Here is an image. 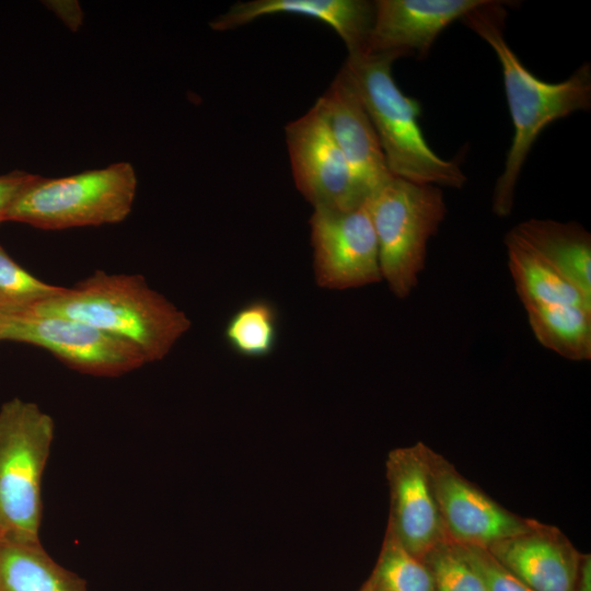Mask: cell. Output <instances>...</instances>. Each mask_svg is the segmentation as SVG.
I'll return each instance as SVG.
<instances>
[{"label":"cell","instance_id":"12","mask_svg":"<svg viewBox=\"0 0 591 591\" xmlns=\"http://www.w3.org/2000/svg\"><path fill=\"white\" fill-rule=\"evenodd\" d=\"M317 101L357 184L369 199L394 176L373 124L343 69Z\"/></svg>","mask_w":591,"mask_h":591},{"label":"cell","instance_id":"26","mask_svg":"<svg viewBox=\"0 0 591 591\" xmlns=\"http://www.w3.org/2000/svg\"><path fill=\"white\" fill-rule=\"evenodd\" d=\"M573 591H591L590 554H580Z\"/></svg>","mask_w":591,"mask_h":591},{"label":"cell","instance_id":"1","mask_svg":"<svg viewBox=\"0 0 591 591\" xmlns=\"http://www.w3.org/2000/svg\"><path fill=\"white\" fill-rule=\"evenodd\" d=\"M507 11L501 1L487 0L461 21L495 51L502 70L513 137L499 175L491 208L496 216L511 213L517 183L529 152L551 123L591 107V67L584 63L561 82L540 80L521 62L505 38Z\"/></svg>","mask_w":591,"mask_h":591},{"label":"cell","instance_id":"5","mask_svg":"<svg viewBox=\"0 0 591 591\" xmlns=\"http://www.w3.org/2000/svg\"><path fill=\"white\" fill-rule=\"evenodd\" d=\"M54 428L34 403L12 398L0 408V538L40 542L42 477Z\"/></svg>","mask_w":591,"mask_h":591},{"label":"cell","instance_id":"22","mask_svg":"<svg viewBox=\"0 0 591 591\" xmlns=\"http://www.w3.org/2000/svg\"><path fill=\"white\" fill-rule=\"evenodd\" d=\"M61 289L62 287L46 283L26 271L0 245V313H25Z\"/></svg>","mask_w":591,"mask_h":591},{"label":"cell","instance_id":"10","mask_svg":"<svg viewBox=\"0 0 591 591\" xmlns=\"http://www.w3.org/2000/svg\"><path fill=\"white\" fill-rule=\"evenodd\" d=\"M310 227L320 287L343 290L382 280L378 241L367 201L347 211L314 209Z\"/></svg>","mask_w":591,"mask_h":591},{"label":"cell","instance_id":"8","mask_svg":"<svg viewBox=\"0 0 591 591\" xmlns=\"http://www.w3.org/2000/svg\"><path fill=\"white\" fill-rule=\"evenodd\" d=\"M285 132L296 186L314 209L347 211L366 204L318 101Z\"/></svg>","mask_w":591,"mask_h":591},{"label":"cell","instance_id":"2","mask_svg":"<svg viewBox=\"0 0 591 591\" xmlns=\"http://www.w3.org/2000/svg\"><path fill=\"white\" fill-rule=\"evenodd\" d=\"M25 313L86 323L132 343L148 362L163 359L190 327L186 314L142 276L101 270Z\"/></svg>","mask_w":591,"mask_h":591},{"label":"cell","instance_id":"6","mask_svg":"<svg viewBox=\"0 0 591 591\" xmlns=\"http://www.w3.org/2000/svg\"><path fill=\"white\" fill-rule=\"evenodd\" d=\"M376 235L382 279L397 298L408 297L418 283L427 244L447 216L439 186L392 177L368 200Z\"/></svg>","mask_w":591,"mask_h":591},{"label":"cell","instance_id":"11","mask_svg":"<svg viewBox=\"0 0 591 591\" xmlns=\"http://www.w3.org/2000/svg\"><path fill=\"white\" fill-rule=\"evenodd\" d=\"M424 442L392 451L387 460L391 489L389 530L415 557L424 559L449 541L425 462Z\"/></svg>","mask_w":591,"mask_h":591},{"label":"cell","instance_id":"7","mask_svg":"<svg viewBox=\"0 0 591 591\" xmlns=\"http://www.w3.org/2000/svg\"><path fill=\"white\" fill-rule=\"evenodd\" d=\"M1 340L40 347L67 367L96 376H118L148 362L132 343L86 323L57 315H5Z\"/></svg>","mask_w":591,"mask_h":591},{"label":"cell","instance_id":"15","mask_svg":"<svg viewBox=\"0 0 591 591\" xmlns=\"http://www.w3.org/2000/svg\"><path fill=\"white\" fill-rule=\"evenodd\" d=\"M297 14L329 25L345 43L348 55L363 54L374 20V1L367 0H251L232 4L210 22L215 31H229L258 18Z\"/></svg>","mask_w":591,"mask_h":591},{"label":"cell","instance_id":"24","mask_svg":"<svg viewBox=\"0 0 591 591\" xmlns=\"http://www.w3.org/2000/svg\"><path fill=\"white\" fill-rule=\"evenodd\" d=\"M455 545L464 559L483 579L487 591H534L505 568L487 548Z\"/></svg>","mask_w":591,"mask_h":591},{"label":"cell","instance_id":"18","mask_svg":"<svg viewBox=\"0 0 591 591\" xmlns=\"http://www.w3.org/2000/svg\"><path fill=\"white\" fill-rule=\"evenodd\" d=\"M505 244L514 288L525 310L556 304L591 309V301L510 232Z\"/></svg>","mask_w":591,"mask_h":591},{"label":"cell","instance_id":"25","mask_svg":"<svg viewBox=\"0 0 591 591\" xmlns=\"http://www.w3.org/2000/svg\"><path fill=\"white\" fill-rule=\"evenodd\" d=\"M34 174L24 171H12L0 175V223L13 199L32 179Z\"/></svg>","mask_w":591,"mask_h":591},{"label":"cell","instance_id":"21","mask_svg":"<svg viewBox=\"0 0 591 591\" xmlns=\"http://www.w3.org/2000/svg\"><path fill=\"white\" fill-rule=\"evenodd\" d=\"M371 577L384 591H436L425 561L412 555L389 529Z\"/></svg>","mask_w":591,"mask_h":591},{"label":"cell","instance_id":"14","mask_svg":"<svg viewBox=\"0 0 591 591\" xmlns=\"http://www.w3.org/2000/svg\"><path fill=\"white\" fill-rule=\"evenodd\" d=\"M489 553L534 591H573L580 554L556 526L533 520L529 530L494 543Z\"/></svg>","mask_w":591,"mask_h":591},{"label":"cell","instance_id":"16","mask_svg":"<svg viewBox=\"0 0 591 591\" xmlns=\"http://www.w3.org/2000/svg\"><path fill=\"white\" fill-rule=\"evenodd\" d=\"M510 233L591 301V236L580 224L530 219Z\"/></svg>","mask_w":591,"mask_h":591},{"label":"cell","instance_id":"13","mask_svg":"<svg viewBox=\"0 0 591 591\" xmlns=\"http://www.w3.org/2000/svg\"><path fill=\"white\" fill-rule=\"evenodd\" d=\"M487 0H376L363 54L425 57L438 35Z\"/></svg>","mask_w":591,"mask_h":591},{"label":"cell","instance_id":"23","mask_svg":"<svg viewBox=\"0 0 591 591\" xmlns=\"http://www.w3.org/2000/svg\"><path fill=\"white\" fill-rule=\"evenodd\" d=\"M422 560L431 571L436 591H487L483 579L450 541L438 545Z\"/></svg>","mask_w":591,"mask_h":591},{"label":"cell","instance_id":"28","mask_svg":"<svg viewBox=\"0 0 591 591\" xmlns=\"http://www.w3.org/2000/svg\"><path fill=\"white\" fill-rule=\"evenodd\" d=\"M4 325H5V315L0 313V340H1L2 332L4 329Z\"/></svg>","mask_w":591,"mask_h":591},{"label":"cell","instance_id":"3","mask_svg":"<svg viewBox=\"0 0 591 591\" xmlns=\"http://www.w3.org/2000/svg\"><path fill=\"white\" fill-rule=\"evenodd\" d=\"M397 54L348 55L341 69L351 81L376 131L394 177L439 187L462 188L466 176L459 163L438 155L418 123L421 107L405 95L392 76Z\"/></svg>","mask_w":591,"mask_h":591},{"label":"cell","instance_id":"20","mask_svg":"<svg viewBox=\"0 0 591 591\" xmlns=\"http://www.w3.org/2000/svg\"><path fill=\"white\" fill-rule=\"evenodd\" d=\"M277 337V311L263 299L251 301L236 310L224 328L229 347L246 358L269 356L276 347Z\"/></svg>","mask_w":591,"mask_h":591},{"label":"cell","instance_id":"4","mask_svg":"<svg viewBox=\"0 0 591 591\" xmlns=\"http://www.w3.org/2000/svg\"><path fill=\"white\" fill-rule=\"evenodd\" d=\"M136 193L137 175L129 162L58 178L34 175L3 221L44 230L118 223L130 213Z\"/></svg>","mask_w":591,"mask_h":591},{"label":"cell","instance_id":"17","mask_svg":"<svg viewBox=\"0 0 591 591\" xmlns=\"http://www.w3.org/2000/svg\"><path fill=\"white\" fill-rule=\"evenodd\" d=\"M0 591H86V582L56 563L40 542L0 538Z\"/></svg>","mask_w":591,"mask_h":591},{"label":"cell","instance_id":"27","mask_svg":"<svg viewBox=\"0 0 591 591\" xmlns=\"http://www.w3.org/2000/svg\"><path fill=\"white\" fill-rule=\"evenodd\" d=\"M360 591H384V590L372 577H370L367 580V582L363 584V587L360 589Z\"/></svg>","mask_w":591,"mask_h":591},{"label":"cell","instance_id":"9","mask_svg":"<svg viewBox=\"0 0 591 591\" xmlns=\"http://www.w3.org/2000/svg\"><path fill=\"white\" fill-rule=\"evenodd\" d=\"M426 466L448 540L488 548L529 530L534 519L520 517L486 495L441 454L424 443Z\"/></svg>","mask_w":591,"mask_h":591},{"label":"cell","instance_id":"19","mask_svg":"<svg viewBox=\"0 0 591 591\" xmlns=\"http://www.w3.org/2000/svg\"><path fill=\"white\" fill-rule=\"evenodd\" d=\"M536 339L547 349L573 361L591 358V309L556 304L526 309Z\"/></svg>","mask_w":591,"mask_h":591}]
</instances>
